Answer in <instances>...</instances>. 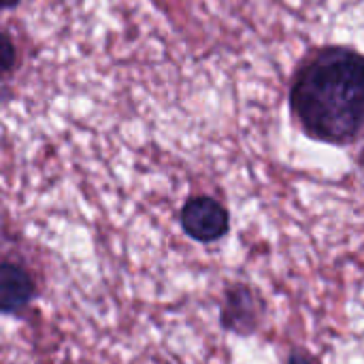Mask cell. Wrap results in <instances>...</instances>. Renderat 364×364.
Wrapping results in <instances>:
<instances>
[{
	"label": "cell",
	"mask_w": 364,
	"mask_h": 364,
	"mask_svg": "<svg viewBox=\"0 0 364 364\" xmlns=\"http://www.w3.org/2000/svg\"><path fill=\"white\" fill-rule=\"evenodd\" d=\"M290 109L303 132L316 141H356L364 111L363 55L350 47L320 49L294 75Z\"/></svg>",
	"instance_id": "6da1fadb"
},
{
	"label": "cell",
	"mask_w": 364,
	"mask_h": 364,
	"mask_svg": "<svg viewBox=\"0 0 364 364\" xmlns=\"http://www.w3.org/2000/svg\"><path fill=\"white\" fill-rule=\"evenodd\" d=\"M264 311V299L252 286L235 282L224 290L220 305V326L237 337H254L262 326Z\"/></svg>",
	"instance_id": "7a4b0ae2"
},
{
	"label": "cell",
	"mask_w": 364,
	"mask_h": 364,
	"mask_svg": "<svg viewBox=\"0 0 364 364\" xmlns=\"http://www.w3.org/2000/svg\"><path fill=\"white\" fill-rule=\"evenodd\" d=\"M181 230L196 243H215L230 230V215L222 203L211 196H192L179 213Z\"/></svg>",
	"instance_id": "3957f363"
},
{
	"label": "cell",
	"mask_w": 364,
	"mask_h": 364,
	"mask_svg": "<svg viewBox=\"0 0 364 364\" xmlns=\"http://www.w3.org/2000/svg\"><path fill=\"white\" fill-rule=\"evenodd\" d=\"M36 284L30 271L13 260H0V316L19 318L36 299Z\"/></svg>",
	"instance_id": "277c9868"
},
{
	"label": "cell",
	"mask_w": 364,
	"mask_h": 364,
	"mask_svg": "<svg viewBox=\"0 0 364 364\" xmlns=\"http://www.w3.org/2000/svg\"><path fill=\"white\" fill-rule=\"evenodd\" d=\"M15 66V47L11 38L0 30V75L9 73Z\"/></svg>",
	"instance_id": "5b68a950"
},
{
	"label": "cell",
	"mask_w": 364,
	"mask_h": 364,
	"mask_svg": "<svg viewBox=\"0 0 364 364\" xmlns=\"http://www.w3.org/2000/svg\"><path fill=\"white\" fill-rule=\"evenodd\" d=\"M288 364H322L316 356L307 354L303 348H294L288 356Z\"/></svg>",
	"instance_id": "8992f818"
},
{
	"label": "cell",
	"mask_w": 364,
	"mask_h": 364,
	"mask_svg": "<svg viewBox=\"0 0 364 364\" xmlns=\"http://www.w3.org/2000/svg\"><path fill=\"white\" fill-rule=\"evenodd\" d=\"M17 4H19V0H0V11L2 9H13Z\"/></svg>",
	"instance_id": "52a82bcc"
}]
</instances>
